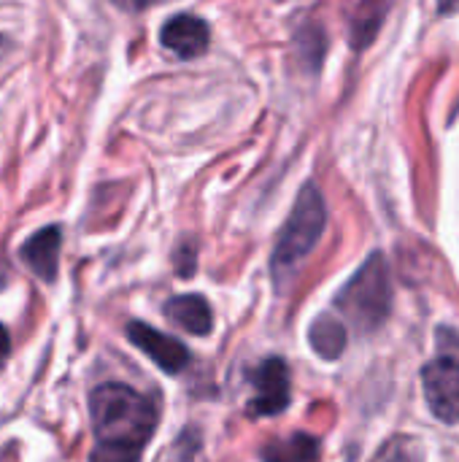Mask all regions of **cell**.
Instances as JSON below:
<instances>
[{
    "label": "cell",
    "instance_id": "277c9868",
    "mask_svg": "<svg viewBox=\"0 0 459 462\" xmlns=\"http://www.w3.org/2000/svg\"><path fill=\"white\" fill-rule=\"evenodd\" d=\"M430 411L444 422H459V357L444 355L422 371Z\"/></svg>",
    "mask_w": 459,
    "mask_h": 462
},
{
    "label": "cell",
    "instance_id": "8fae6325",
    "mask_svg": "<svg viewBox=\"0 0 459 462\" xmlns=\"http://www.w3.org/2000/svg\"><path fill=\"white\" fill-rule=\"evenodd\" d=\"M308 341L314 346V352L325 360H335L344 355L346 346V328L333 319V317H317L311 330H308Z\"/></svg>",
    "mask_w": 459,
    "mask_h": 462
},
{
    "label": "cell",
    "instance_id": "5b68a950",
    "mask_svg": "<svg viewBox=\"0 0 459 462\" xmlns=\"http://www.w3.org/2000/svg\"><path fill=\"white\" fill-rule=\"evenodd\" d=\"M252 384L257 395L249 401V414L254 417H273L289 406V368L279 357H268L252 374Z\"/></svg>",
    "mask_w": 459,
    "mask_h": 462
},
{
    "label": "cell",
    "instance_id": "3957f363",
    "mask_svg": "<svg viewBox=\"0 0 459 462\" xmlns=\"http://www.w3.org/2000/svg\"><path fill=\"white\" fill-rule=\"evenodd\" d=\"M335 306L360 333L381 328L392 309V282L387 260L381 254H371L368 263L352 276V282L338 292Z\"/></svg>",
    "mask_w": 459,
    "mask_h": 462
},
{
    "label": "cell",
    "instance_id": "52a82bcc",
    "mask_svg": "<svg viewBox=\"0 0 459 462\" xmlns=\"http://www.w3.org/2000/svg\"><path fill=\"white\" fill-rule=\"evenodd\" d=\"M160 41L168 51H173L181 60H192L206 51L208 46V24L197 16L179 14L168 19L160 30Z\"/></svg>",
    "mask_w": 459,
    "mask_h": 462
},
{
    "label": "cell",
    "instance_id": "ba28073f",
    "mask_svg": "<svg viewBox=\"0 0 459 462\" xmlns=\"http://www.w3.org/2000/svg\"><path fill=\"white\" fill-rule=\"evenodd\" d=\"M60 227H43L38 230L24 246H22V260L30 265V271L41 282H54L57 279V265H60Z\"/></svg>",
    "mask_w": 459,
    "mask_h": 462
},
{
    "label": "cell",
    "instance_id": "4fadbf2b",
    "mask_svg": "<svg viewBox=\"0 0 459 462\" xmlns=\"http://www.w3.org/2000/svg\"><path fill=\"white\" fill-rule=\"evenodd\" d=\"M8 355H11V338H8V330L0 325V368L5 365Z\"/></svg>",
    "mask_w": 459,
    "mask_h": 462
},
{
    "label": "cell",
    "instance_id": "7c38bea8",
    "mask_svg": "<svg viewBox=\"0 0 459 462\" xmlns=\"http://www.w3.org/2000/svg\"><path fill=\"white\" fill-rule=\"evenodd\" d=\"M381 16H384V8H379L371 19H357L354 24H352V30H354V46L357 49H363V46H368L371 41H373V35H376V30H379V24H381Z\"/></svg>",
    "mask_w": 459,
    "mask_h": 462
},
{
    "label": "cell",
    "instance_id": "8992f818",
    "mask_svg": "<svg viewBox=\"0 0 459 462\" xmlns=\"http://www.w3.org/2000/svg\"><path fill=\"white\" fill-rule=\"evenodd\" d=\"M127 338L149 360H154L165 374H179L189 363V352H187V346L181 341H176L173 336H168L162 330H154V328H149L143 322H130L127 325Z\"/></svg>",
    "mask_w": 459,
    "mask_h": 462
},
{
    "label": "cell",
    "instance_id": "7a4b0ae2",
    "mask_svg": "<svg viewBox=\"0 0 459 462\" xmlns=\"http://www.w3.org/2000/svg\"><path fill=\"white\" fill-rule=\"evenodd\" d=\"M325 225H327V208L322 192L314 184H306L273 249L271 265H273V279L279 284L289 282L292 273L300 268V263L314 252V246L325 233Z\"/></svg>",
    "mask_w": 459,
    "mask_h": 462
},
{
    "label": "cell",
    "instance_id": "30bf717a",
    "mask_svg": "<svg viewBox=\"0 0 459 462\" xmlns=\"http://www.w3.org/2000/svg\"><path fill=\"white\" fill-rule=\"evenodd\" d=\"M319 441L308 433H292L289 439L273 441L262 449V462H317Z\"/></svg>",
    "mask_w": 459,
    "mask_h": 462
},
{
    "label": "cell",
    "instance_id": "9c48e42d",
    "mask_svg": "<svg viewBox=\"0 0 459 462\" xmlns=\"http://www.w3.org/2000/svg\"><path fill=\"white\" fill-rule=\"evenodd\" d=\"M165 314H168L179 328H184V330L192 333V336H208L211 328H214L211 306H208L206 298H200V295H179V298L168 300Z\"/></svg>",
    "mask_w": 459,
    "mask_h": 462
},
{
    "label": "cell",
    "instance_id": "6da1fadb",
    "mask_svg": "<svg viewBox=\"0 0 459 462\" xmlns=\"http://www.w3.org/2000/svg\"><path fill=\"white\" fill-rule=\"evenodd\" d=\"M95 449L89 462H141L157 428V406L127 384H100L89 395Z\"/></svg>",
    "mask_w": 459,
    "mask_h": 462
}]
</instances>
